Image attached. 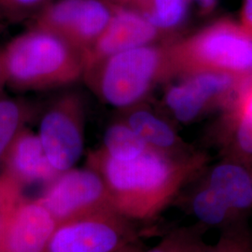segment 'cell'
Returning a JSON list of instances; mask_svg holds the SVG:
<instances>
[{"mask_svg":"<svg viewBox=\"0 0 252 252\" xmlns=\"http://www.w3.org/2000/svg\"><path fill=\"white\" fill-rule=\"evenodd\" d=\"M207 230L198 222L180 229L147 252H202L207 245L203 237Z\"/></svg>","mask_w":252,"mask_h":252,"instance_id":"obj_19","label":"cell"},{"mask_svg":"<svg viewBox=\"0 0 252 252\" xmlns=\"http://www.w3.org/2000/svg\"><path fill=\"white\" fill-rule=\"evenodd\" d=\"M20 186L5 173L0 176V213L9 214L18 205Z\"/></svg>","mask_w":252,"mask_h":252,"instance_id":"obj_22","label":"cell"},{"mask_svg":"<svg viewBox=\"0 0 252 252\" xmlns=\"http://www.w3.org/2000/svg\"><path fill=\"white\" fill-rule=\"evenodd\" d=\"M57 222L38 201H20L0 236V252H45Z\"/></svg>","mask_w":252,"mask_h":252,"instance_id":"obj_12","label":"cell"},{"mask_svg":"<svg viewBox=\"0 0 252 252\" xmlns=\"http://www.w3.org/2000/svg\"><path fill=\"white\" fill-rule=\"evenodd\" d=\"M202 252H252V230L248 221L221 230L216 243L207 244Z\"/></svg>","mask_w":252,"mask_h":252,"instance_id":"obj_21","label":"cell"},{"mask_svg":"<svg viewBox=\"0 0 252 252\" xmlns=\"http://www.w3.org/2000/svg\"><path fill=\"white\" fill-rule=\"evenodd\" d=\"M119 252H136L135 250H133V249H124V250H122V251H120Z\"/></svg>","mask_w":252,"mask_h":252,"instance_id":"obj_29","label":"cell"},{"mask_svg":"<svg viewBox=\"0 0 252 252\" xmlns=\"http://www.w3.org/2000/svg\"><path fill=\"white\" fill-rule=\"evenodd\" d=\"M38 202L57 223L114 209L104 180L94 169H69L60 173L50 182Z\"/></svg>","mask_w":252,"mask_h":252,"instance_id":"obj_5","label":"cell"},{"mask_svg":"<svg viewBox=\"0 0 252 252\" xmlns=\"http://www.w3.org/2000/svg\"><path fill=\"white\" fill-rule=\"evenodd\" d=\"M165 48L170 78L198 73L252 76V36L232 19H220Z\"/></svg>","mask_w":252,"mask_h":252,"instance_id":"obj_3","label":"cell"},{"mask_svg":"<svg viewBox=\"0 0 252 252\" xmlns=\"http://www.w3.org/2000/svg\"><path fill=\"white\" fill-rule=\"evenodd\" d=\"M108 156L118 161L135 159L151 149L127 124H115L107 129L104 136Z\"/></svg>","mask_w":252,"mask_h":252,"instance_id":"obj_18","label":"cell"},{"mask_svg":"<svg viewBox=\"0 0 252 252\" xmlns=\"http://www.w3.org/2000/svg\"><path fill=\"white\" fill-rule=\"evenodd\" d=\"M107 1L113 6L125 7V8H128V9H134L135 5L140 0H107Z\"/></svg>","mask_w":252,"mask_h":252,"instance_id":"obj_25","label":"cell"},{"mask_svg":"<svg viewBox=\"0 0 252 252\" xmlns=\"http://www.w3.org/2000/svg\"><path fill=\"white\" fill-rule=\"evenodd\" d=\"M3 161L5 174L19 186L51 182L60 173L49 162L38 135L21 130L14 138Z\"/></svg>","mask_w":252,"mask_h":252,"instance_id":"obj_13","label":"cell"},{"mask_svg":"<svg viewBox=\"0 0 252 252\" xmlns=\"http://www.w3.org/2000/svg\"><path fill=\"white\" fill-rule=\"evenodd\" d=\"M194 1H196L201 6V8L206 11H209L213 9L217 3V0H194Z\"/></svg>","mask_w":252,"mask_h":252,"instance_id":"obj_26","label":"cell"},{"mask_svg":"<svg viewBox=\"0 0 252 252\" xmlns=\"http://www.w3.org/2000/svg\"><path fill=\"white\" fill-rule=\"evenodd\" d=\"M239 23L244 29L252 36V0H243Z\"/></svg>","mask_w":252,"mask_h":252,"instance_id":"obj_24","label":"cell"},{"mask_svg":"<svg viewBox=\"0 0 252 252\" xmlns=\"http://www.w3.org/2000/svg\"><path fill=\"white\" fill-rule=\"evenodd\" d=\"M222 110L216 136L221 158L252 167V76L240 84Z\"/></svg>","mask_w":252,"mask_h":252,"instance_id":"obj_11","label":"cell"},{"mask_svg":"<svg viewBox=\"0 0 252 252\" xmlns=\"http://www.w3.org/2000/svg\"><path fill=\"white\" fill-rule=\"evenodd\" d=\"M200 178L239 216L248 220L252 211V167L221 158L213 165L208 164Z\"/></svg>","mask_w":252,"mask_h":252,"instance_id":"obj_14","label":"cell"},{"mask_svg":"<svg viewBox=\"0 0 252 252\" xmlns=\"http://www.w3.org/2000/svg\"><path fill=\"white\" fill-rule=\"evenodd\" d=\"M133 9L164 35L183 24L188 0H140Z\"/></svg>","mask_w":252,"mask_h":252,"instance_id":"obj_17","label":"cell"},{"mask_svg":"<svg viewBox=\"0 0 252 252\" xmlns=\"http://www.w3.org/2000/svg\"><path fill=\"white\" fill-rule=\"evenodd\" d=\"M24 110L18 102L0 99V161H3L9 146L22 130Z\"/></svg>","mask_w":252,"mask_h":252,"instance_id":"obj_20","label":"cell"},{"mask_svg":"<svg viewBox=\"0 0 252 252\" xmlns=\"http://www.w3.org/2000/svg\"><path fill=\"white\" fill-rule=\"evenodd\" d=\"M37 135L54 169L58 173L71 169L83 151L79 100L65 96L49 108L41 119Z\"/></svg>","mask_w":252,"mask_h":252,"instance_id":"obj_9","label":"cell"},{"mask_svg":"<svg viewBox=\"0 0 252 252\" xmlns=\"http://www.w3.org/2000/svg\"><path fill=\"white\" fill-rule=\"evenodd\" d=\"M113 210L57 223L45 252H114L125 249L129 232Z\"/></svg>","mask_w":252,"mask_h":252,"instance_id":"obj_7","label":"cell"},{"mask_svg":"<svg viewBox=\"0 0 252 252\" xmlns=\"http://www.w3.org/2000/svg\"><path fill=\"white\" fill-rule=\"evenodd\" d=\"M127 125L153 150L172 155L193 151L181 140L170 125L149 110L133 111L128 117Z\"/></svg>","mask_w":252,"mask_h":252,"instance_id":"obj_16","label":"cell"},{"mask_svg":"<svg viewBox=\"0 0 252 252\" xmlns=\"http://www.w3.org/2000/svg\"><path fill=\"white\" fill-rule=\"evenodd\" d=\"M112 16L99 37L84 55L85 75L108 57L143 46L153 45L163 35L134 9L113 6Z\"/></svg>","mask_w":252,"mask_h":252,"instance_id":"obj_10","label":"cell"},{"mask_svg":"<svg viewBox=\"0 0 252 252\" xmlns=\"http://www.w3.org/2000/svg\"><path fill=\"white\" fill-rule=\"evenodd\" d=\"M96 71L100 95L116 108L135 105L157 82L170 78L165 44L143 46L114 54L89 75Z\"/></svg>","mask_w":252,"mask_h":252,"instance_id":"obj_4","label":"cell"},{"mask_svg":"<svg viewBox=\"0 0 252 252\" xmlns=\"http://www.w3.org/2000/svg\"><path fill=\"white\" fill-rule=\"evenodd\" d=\"M180 79L166 90L164 101L174 117L184 124L197 120L210 108L226 107L246 80L220 73H198Z\"/></svg>","mask_w":252,"mask_h":252,"instance_id":"obj_8","label":"cell"},{"mask_svg":"<svg viewBox=\"0 0 252 252\" xmlns=\"http://www.w3.org/2000/svg\"><path fill=\"white\" fill-rule=\"evenodd\" d=\"M3 1H4V0H0V3H2V2H3Z\"/></svg>","mask_w":252,"mask_h":252,"instance_id":"obj_31","label":"cell"},{"mask_svg":"<svg viewBox=\"0 0 252 252\" xmlns=\"http://www.w3.org/2000/svg\"><path fill=\"white\" fill-rule=\"evenodd\" d=\"M44 0H4L2 4L11 10L23 11L36 8Z\"/></svg>","mask_w":252,"mask_h":252,"instance_id":"obj_23","label":"cell"},{"mask_svg":"<svg viewBox=\"0 0 252 252\" xmlns=\"http://www.w3.org/2000/svg\"><path fill=\"white\" fill-rule=\"evenodd\" d=\"M107 0H57L37 19L36 28L63 38L85 55L112 16Z\"/></svg>","mask_w":252,"mask_h":252,"instance_id":"obj_6","label":"cell"},{"mask_svg":"<svg viewBox=\"0 0 252 252\" xmlns=\"http://www.w3.org/2000/svg\"><path fill=\"white\" fill-rule=\"evenodd\" d=\"M9 214H1L0 213V236H1V234H2V232H3V229H4V226L6 224V221H7V220H8V217L9 216Z\"/></svg>","mask_w":252,"mask_h":252,"instance_id":"obj_28","label":"cell"},{"mask_svg":"<svg viewBox=\"0 0 252 252\" xmlns=\"http://www.w3.org/2000/svg\"></svg>","mask_w":252,"mask_h":252,"instance_id":"obj_30","label":"cell"},{"mask_svg":"<svg viewBox=\"0 0 252 252\" xmlns=\"http://www.w3.org/2000/svg\"><path fill=\"white\" fill-rule=\"evenodd\" d=\"M189 184L191 186L184 194L183 202L187 211L200 224L206 226L207 229L216 228L221 231L247 221L226 203L224 199L210 188L200 178V175Z\"/></svg>","mask_w":252,"mask_h":252,"instance_id":"obj_15","label":"cell"},{"mask_svg":"<svg viewBox=\"0 0 252 252\" xmlns=\"http://www.w3.org/2000/svg\"><path fill=\"white\" fill-rule=\"evenodd\" d=\"M7 85V82H6V78H5V75L3 72V68H2V65H1V61H0V92L3 90V88Z\"/></svg>","mask_w":252,"mask_h":252,"instance_id":"obj_27","label":"cell"},{"mask_svg":"<svg viewBox=\"0 0 252 252\" xmlns=\"http://www.w3.org/2000/svg\"><path fill=\"white\" fill-rule=\"evenodd\" d=\"M209 161L208 154L202 151L172 155L151 148L128 161H118L101 152L92 156L91 163L104 180L118 213L147 220L170 204Z\"/></svg>","mask_w":252,"mask_h":252,"instance_id":"obj_1","label":"cell"},{"mask_svg":"<svg viewBox=\"0 0 252 252\" xmlns=\"http://www.w3.org/2000/svg\"><path fill=\"white\" fill-rule=\"evenodd\" d=\"M7 85L19 90L63 86L85 73L84 54L63 38L35 27L0 50Z\"/></svg>","mask_w":252,"mask_h":252,"instance_id":"obj_2","label":"cell"}]
</instances>
